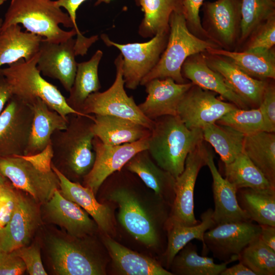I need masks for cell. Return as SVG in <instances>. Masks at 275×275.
Segmentation results:
<instances>
[{
  "mask_svg": "<svg viewBox=\"0 0 275 275\" xmlns=\"http://www.w3.org/2000/svg\"><path fill=\"white\" fill-rule=\"evenodd\" d=\"M0 172L16 188L30 195L38 204L45 203L59 189V179L52 169L40 167L30 156L0 157Z\"/></svg>",
  "mask_w": 275,
  "mask_h": 275,
  "instance_id": "cell-7",
  "label": "cell"
},
{
  "mask_svg": "<svg viewBox=\"0 0 275 275\" xmlns=\"http://www.w3.org/2000/svg\"><path fill=\"white\" fill-rule=\"evenodd\" d=\"M243 152L275 186V133L260 131L245 135Z\"/></svg>",
  "mask_w": 275,
  "mask_h": 275,
  "instance_id": "cell-33",
  "label": "cell"
},
{
  "mask_svg": "<svg viewBox=\"0 0 275 275\" xmlns=\"http://www.w3.org/2000/svg\"><path fill=\"white\" fill-rule=\"evenodd\" d=\"M203 140L218 154L224 164L233 161L243 152L245 135L234 129L216 123L202 129Z\"/></svg>",
  "mask_w": 275,
  "mask_h": 275,
  "instance_id": "cell-37",
  "label": "cell"
},
{
  "mask_svg": "<svg viewBox=\"0 0 275 275\" xmlns=\"http://www.w3.org/2000/svg\"><path fill=\"white\" fill-rule=\"evenodd\" d=\"M70 239L51 235L47 241L53 270L59 275H102L105 274L100 258L80 238Z\"/></svg>",
  "mask_w": 275,
  "mask_h": 275,
  "instance_id": "cell-10",
  "label": "cell"
},
{
  "mask_svg": "<svg viewBox=\"0 0 275 275\" xmlns=\"http://www.w3.org/2000/svg\"><path fill=\"white\" fill-rule=\"evenodd\" d=\"M108 195V200L118 205V221L126 231L146 246L158 247L160 227L166 226L169 216L157 218L150 214L136 194L127 186H117Z\"/></svg>",
  "mask_w": 275,
  "mask_h": 275,
  "instance_id": "cell-6",
  "label": "cell"
},
{
  "mask_svg": "<svg viewBox=\"0 0 275 275\" xmlns=\"http://www.w3.org/2000/svg\"><path fill=\"white\" fill-rule=\"evenodd\" d=\"M30 104L33 109V119L24 154L27 156L37 155L45 150L50 146L52 133L65 129L68 124V118H64L40 98H35Z\"/></svg>",
  "mask_w": 275,
  "mask_h": 275,
  "instance_id": "cell-22",
  "label": "cell"
},
{
  "mask_svg": "<svg viewBox=\"0 0 275 275\" xmlns=\"http://www.w3.org/2000/svg\"><path fill=\"white\" fill-rule=\"evenodd\" d=\"M207 51L213 55L224 56L242 71L255 78L265 80L275 78V56L271 49L262 52L245 50L230 51L211 48Z\"/></svg>",
  "mask_w": 275,
  "mask_h": 275,
  "instance_id": "cell-30",
  "label": "cell"
},
{
  "mask_svg": "<svg viewBox=\"0 0 275 275\" xmlns=\"http://www.w3.org/2000/svg\"><path fill=\"white\" fill-rule=\"evenodd\" d=\"M204 142L188 153L183 171L175 178V197L166 224L191 226L200 222L194 214V195L198 174L207 164L208 150Z\"/></svg>",
  "mask_w": 275,
  "mask_h": 275,
  "instance_id": "cell-11",
  "label": "cell"
},
{
  "mask_svg": "<svg viewBox=\"0 0 275 275\" xmlns=\"http://www.w3.org/2000/svg\"><path fill=\"white\" fill-rule=\"evenodd\" d=\"M212 177V191L214 203L213 218L216 224L251 221L240 207L236 193L237 189L217 169L214 156L208 150L207 164Z\"/></svg>",
  "mask_w": 275,
  "mask_h": 275,
  "instance_id": "cell-21",
  "label": "cell"
},
{
  "mask_svg": "<svg viewBox=\"0 0 275 275\" xmlns=\"http://www.w3.org/2000/svg\"><path fill=\"white\" fill-rule=\"evenodd\" d=\"M168 31L157 33L144 43L119 44L111 40L105 34L101 39L108 46H114L123 58V76L125 86L134 90L143 78L157 63L166 45Z\"/></svg>",
  "mask_w": 275,
  "mask_h": 275,
  "instance_id": "cell-9",
  "label": "cell"
},
{
  "mask_svg": "<svg viewBox=\"0 0 275 275\" xmlns=\"http://www.w3.org/2000/svg\"><path fill=\"white\" fill-rule=\"evenodd\" d=\"M18 191L13 215L0 230V251L12 252L28 245L41 224L39 207L34 199Z\"/></svg>",
  "mask_w": 275,
  "mask_h": 275,
  "instance_id": "cell-16",
  "label": "cell"
},
{
  "mask_svg": "<svg viewBox=\"0 0 275 275\" xmlns=\"http://www.w3.org/2000/svg\"><path fill=\"white\" fill-rule=\"evenodd\" d=\"M216 123L229 126L244 135L266 131L263 117L258 107L236 108L224 115Z\"/></svg>",
  "mask_w": 275,
  "mask_h": 275,
  "instance_id": "cell-41",
  "label": "cell"
},
{
  "mask_svg": "<svg viewBox=\"0 0 275 275\" xmlns=\"http://www.w3.org/2000/svg\"><path fill=\"white\" fill-rule=\"evenodd\" d=\"M144 13L139 27L143 37H151L157 33L167 31L172 13L182 9L183 0H134Z\"/></svg>",
  "mask_w": 275,
  "mask_h": 275,
  "instance_id": "cell-36",
  "label": "cell"
},
{
  "mask_svg": "<svg viewBox=\"0 0 275 275\" xmlns=\"http://www.w3.org/2000/svg\"><path fill=\"white\" fill-rule=\"evenodd\" d=\"M231 262L216 264L212 258L199 255L196 245L189 242L175 255L169 269L173 274L219 275Z\"/></svg>",
  "mask_w": 275,
  "mask_h": 275,
  "instance_id": "cell-35",
  "label": "cell"
},
{
  "mask_svg": "<svg viewBox=\"0 0 275 275\" xmlns=\"http://www.w3.org/2000/svg\"><path fill=\"white\" fill-rule=\"evenodd\" d=\"M33 119L31 104L13 95L0 114V157L24 155Z\"/></svg>",
  "mask_w": 275,
  "mask_h": 275,
  "instance_id": "cell-13",
  "label": "cell"
},
{
  "mask_svg": "<svg viewBox=\"0 0 275 275\" xmlns=\"http://www.w3.org/2000/svg\"><path fill=\"white\" fill-rule=\"evenodd\" d=\"M66 128L51 136V165L69 180L79 182L92 169L95 158L93 140L94 115H68Z\"/></svg>",
  "mask_w": 275,
  "mask_h": 275,
  "instance_id": "cell-1",
  "label": "cell"
},
{
  "mask_svg": "<svg viewBox=\"0 0 275 275\" xmlns=\"http://www.w3.org/2000/svg\"><path fill=\"white\" fill-rule=\"evenodd\" d=\"M193 85L191 82L178 84L171 78L153 79L144 85L148 95L138 106L152 120L166 115L177 116L180 100Z\"/></svg>",
  "mask_w": 275,
  "mask_h": 275,
  "instance_id": "cell-19",
  "label": "cell"
},
{
  "mask_svg": "<svg viewBox=\"0 0 275 275\" xmlns=\"http://www.w3.org/2000/svg\"><path fill=\"white\" fill-rule=\"evenodd\" d=\"M224 165L225 178L237 189L250 188L262 190H275V186L243 152L230 163Z\"/></svg>",
  "mask_w": 275,
  "mask_h": 275,
  "instance_id": "cell-38",
  "label": "cell"
},
{
  "mask_svg": "<svg viewBox=\"0 0 275 275\" xmlns=\"http://www.w3.org/2000/svg\"><path fill=\"white\" fill-rule=\"evenodd\" d=\"M236 196L240 207L251 221L275 227V190L242 188L237 189Z\"/></svg>",
  "mask_w": 275,
  "mask_h": 275,
  "instance_id": "cell-34",
  "label": "cell"
},
{
  "mask_svg": "<svg viewBox=\"0 0 275 275\" xmlns=\"http://www.w3.org/2000/svg\"><path fill=\"white\" fill-rule=\"evenodd\" d=\"M260 232V225L251 221L217 225L204 235L202 255L210 251L214 258L223 262L237 261L242 250L259 237Z\"/></svg>",
  "mask_w": 275,
  "mask_h": 275,
  "instance_id": "cell-12",
  "label": "cell"
},
{
  "mask_svg": "<svg viewBox=\"0 0 275 275\" xmlns=\"http://www.w3.org/2000/svg\"><path fill=\"white\" fill-rule=\"evenodd\" d=\"M238 108L223 101L209 91L193 85L185 93L177 107V116L189 129H202Z\"/></svg>",
  "mask_w": 275,
  "mask_h": 275,
  "instance_id": "cell-15",
  "label": "cell"
},
{
  "mask_svg": "<svg viewBox=\"0 0 275 275\" xmlns=\"http://www.w3.org/2000/svg\"><path fill=\"white\" fill-rule=\"evenodd\" d=\"M181 72L195 85L202 89L214 92L238 108L248 109V104L236 94L225 79L210 68L204 58L187 59L183 63Z\"/></svg>",
  "mask_w": 275,
  "mask_h": 275,
  "instance_id": "cell-23",
  "label": "cell"
},
{
  "mask_svg": "<svg viewBox=\"0 0 275 275\" xmlns=\"http://www.w3.org/2000/svg\"><path fill=\"white\" fill-rule=\"evenodd\" d=\"M51 168L59 179V190L61 195L86 211L104 233L107 235L113 234L114 224L111 208L99 203L91 189L69 180L52 165Z\"/></svg>",
  "mask_w": 275,
  "mask_h": 275,
  "instance_id": "cell-20",
  "label": "cell"
},
{
  "mask_svg": "<svg viewBox=\"0 0 275 275\" xmlns=\"http://www.w3.org/2000/svg\"><path fill=\"white\" fill-rule=\"evenodd\" d=\"M43 205L47 220L64 228L70 237L83 238L92 234L98 227L86 211L64 197L59 189Z\"/></svg>",
  "mask_w": 275,
  "mask_h": 275,
  "instance_id": "cell-18",
  "label": "cell"
},
{
  "mask_svg": "<svg viewBox=\"0 0 275 275\" xmlns=\"http://www.w3.org/2000/svg\"><path fill=\"white\" fill-rule=\"evenodd\" d=\"M25 270L23 261L14 251H0V275H20Z\"/></svg>",
  "mask_w": 275,
  "mask_h": 275,
  "instance_id": "cell-47",
  "label": "cell"
},
{
  "mask_svg": "<svg viewBox=\"0 0 275 275\" xmlns=\"http://www.w3.org/2000/svg\"><path fill=\"white\" fill-rule=\"evenodd\" d=\"M43 38L12 24L0 31V68L20 59L29 61L39 52Z\"/></svg>",
  "mask_w": 275,
  "mask_h": 275,
  "instance_id": "cell-26",
  "label": "cell"
},
{
  "mask_svg": "<svg viewBox=\"0 0 275 275\" xmlns=\"http://www.w3.org/2000/svg\"><path fill=\"white\" fill-rule=\"evenodd\" d=\"M204 0H183L182 11L186 20L187 25L197 33L206 34L203 28L199 11Z\"/></svg>",
  "mask_w": 275,
  "mask_h": 275,
  "instance_id": "cell-48",
  "label": "cell"
},
{
  "mask_svg": "<svg viewBox=\"0 0 275 275\" xmlns=\"http://www.w3.org/2000/svg\"><path fill=\"white\" fill-rule=\"evenodd\" d=\"M264 120L266 131L275 132V89L267 84L258 106Z\"/></svg>",
  "mask_w": 275,
  "mask_h": 275,
  "instance_id": "cell-46",
  "label": "cell"
},
{
  "mask_svg": "<svg viewBox=\"0 0 275 275\" xmlns=\"http://www.w3.org/2000/svg\"><path fill=\"white\" fill-rule=\"evenodd\" d=\"M207 63L225 79L250 108L258 107L268 84L265 80L252 77L229 61L222 58H214Z\"/></svg>",
  "mask_w": 275,
  "mask_h": 275,
  "instance_id": "cell-24",
  "label": "cell"
},
{
  "mask_svg": "<svg viewBox=\"0 0 275 275\" xmlns=\"http://www.w3.org/2000/svg\"><path fill=\"white\" fill-rule=\"evenodd\" d=\"M93 131L103 143L115 146L148 137L150 130L131 120L110 115H94Z\"/></svg>",
  "mask_w": 275,
  "mask_h": 275,
  "instance_id": "cell-27",
  "label": "cell"
},
{
  "mask_svg": "<svg viewBox=\"0 0 275 275\" xmlns=\"http://www.w3.org/2000/svg\"><path fill=\"white\" fill-rule=\"evenodd\" d=\"M148 137L131 143L111 146L94 136L93 146L95 161L82 180L85 186L91 189L95 195L97 194L110 176L121 170L136 153L147 149Z\"/></svg>",
  "mask_w": 275,
  "mask_h": 275,
  "instance_id": "cell-14",
  "label": "cell"
},
{
  "mask_svg": "<svg viewBox=\"0 0 275 275\" xmlns=\"http://www.w3.org/2000/svg\"><path fill=\"white\" fill-rule=\"evenodd\" d=\"M124 167L128 172L138 176L157 196L167 200L170 198L173 204L175 178L157 165L147 150L136 153Z\"/></svg>",
  "mask_w": 275,
  "mask_h": 275,
  "instance_id": "cell-28",
  "label": "cell"
},
{
  "mask_svg": "<svg viewBox=\"0 0 275 275\" xmlns=\"http://www.w3.org/2000/svg\"><path fill=\"white\" fill-rule=\"evenodd\" d=\"M7 0H0V6L3 5Z\"/></svg>",
  "mask_w": 275,
  "mask_h": 275,
  "instance_id": "cell-54",
  "label": "cell"
},
{
  "mask_svg": "<svg viewBox=\"0 0 275 275\" xmlns=\"http://www.w3.org/2000/svg\"><path fill=\"white\" fill-rule=\"evenodd\" d=\"M75 44L73 37L60 43L49 42L43 38L37 64L40 73L58 80L68 92L77 70Z\"/></svg>",
  "mask_w": 275,
  "mask_h": 275,
  "instance_id": "cell-17",
  "label": "cell"
},
{
  "mask_svg": "<svg viewBox=\"0 0 275 275\" xmlns=\"http://www.w3.org/2000/svg\"><path fill=\"white\" fill-rule=\"evenodd\" d=\"M274 44L275 19L274 15L263 24L246 50L254 52L266 51L271 49Z\"/></svg>",
  "mask_w": 275,
  "mask_h": 275,
  "instance_id": "cell-45",
  "label": "cell"
},
{
  "mask_svg": "<svg viewBox=\"0 0 275 275\" xmlns=\"http://www.w3.org/2000/svg\"><path fill=\"white\" fill-rule=\"evenodd\" d=\"M3 19L0 18V31H1V28L3 24Z\"/></svg>",
  "mask_w": 275,
  "mask_h": 275,
  "instance_id": "cell-53",
  "label": "cell"
},
{
  "mask_svg": "<svg viewBox=\"0 0 275 275\" xmlns=\"http://www.w3.org/2000/svg\"><path fill=\"white\" fill-rule=\"evenodd\" d=\"M21 24L27 32L60 43L76 35L69 16L52 0H11L1 30Z\"/></svg>",
  "mask_w": 275,
  "mask_h": 275,
  "instance_id": "cell-3",
  "label": "cell"
},
{
  "mask_svg": "<svg viewBox=\"0 0 275 275\" xmlns=\"http://www.w3.org/2000/svg\"><path fill=\"white\" fill-rule=\"evenodd\" d=\"M241 0H217L206 3L205 14L216 39L225 45L235 40L240 21Z\"/></svg>",
  "mask_w": 275,
  "mask_h": 275,
  "instance_id": "cell-29",
  "label": "cell"
},
{
  "mask_svg": "<svg viewBox=\"0 0 275 275\" xmlns=\"http://www.w3.org/2000/svg\"><path fill=\"white\" fill-rule=\"evenodd\" d=\"M106 248L116 271L124 275H173L156 260L133 251L107 236Z\"/></svg>",
  "mask_w": 275,
  "mask_h": 275,
  "instance_id": "cell-25",
  "label": "cell"
},
{
  "mask_svg": "<svg viewBox=\"0 0 275 275\" xmlns=\"http://www.w3.org/2000/svg\"><path fill=\"white\" fill-rule=\"evenodd\" d=\"M86 0H57L59 7L64 8L67 12L76 32L75 49L76 56H84L89 47L98 40L97 36L87 38L82 35L79 30L76 21V11L80 5ZM112 0H97L95 5L101 3H109Z\"/></svg>",
  "mask_w": 275,
  "mask_h": 275,
  "instance_id": "cell-42",
  "label": "cell"
},
{
  "mask_svg": "<svg viewBox=\"0 0 275 275\" xmlns=\"http://www.w3.org/2000/svg\"><path fill=\"white\" fill-rule=\"evenodd\" d=\"M153 120L147 150L157 166L176 178L183 171L188 153L204 141L202 130L188 128L177 116Z\"/></svg>",
  "mask_w": 275,
  "mask_h": 275,
  "instance_id": "cell-2",
  "label": "cell"
},
{
  "mask_svg": "<svg viewBox=\"0 0 275 275\" xmlns=\"http://www.w3.org/2000/svg\"><path fill=\"white\" fill-rule=\"evenodd\" d=\"M201 219L198 224L191 226L166 224L167 244L163 256L168 269L175 255L185 245L194 239L201 241L203 244L205 233L216 226L211 208L202 213Z\"/></svg>",
  "mask_w": 275,
  "mask_h": 275,
  "instance_id": "cell-31",
  "label": "cell"
},
{
  "mask_svg": "<svg viewBox=\"0 0 275 275\" xmlns=\"http://www.w3.org/2000/svg\"><path fill=\"white\" fill-rule=\"evenodd\" d=\"M102 55V51L98 50L89 61L77 64L74 82L66 99L68 105L79 113L87 97L101 88L98 69Z\"/></svg>",
  "mask_w": 275,
  "mask_h": 275,
  "instance_id": "cell-32",
  "label": "cell"
},
{
  "mask_svg": "<svg viewBox=\"0 0 275 275\" xmlns=\"http://www.w3.org/2000/svg\"><path fill=\"white\" fill-rule=\"evenodd\" d=\"M274 2H275V0H273Z\"/></svg>",
  "mask_w": 275,
  "mask_h": 275,
  "instance_id": "cell-55",
  "label": "cell"
},
{
  "mask_svg": "<svg viewBox=\"0 0 275 275\" xmlns=\"http://www.w3.org/2000/svg\"><path fill=\"white\" fill-rule=\"evenodd\" d=\"M238 260L256 275L275 274V251L265 244L259 237L242 250Z\"/></svg>",
  "mask_w": 275,
  "mask_h": 275,
  "instance_id": "cell-39",
  "label": "cell"
},
{
  "mask_svg": "<svg viewBox=\"0 0 275 275\" xmlns=\"http://www.w3.org/2000/svg\"><path fill=\"white\" fill-rule=\"evenodd\" d=\"M260 226L259 238L265 244L275 251V227L269 225Z\"/></svg>",
  "mask_w": 275,
  "mask_h": 275,
  "instance_id": "cell-49",
  "label": "cell"
},
{
  "mask_svg": "<svg viewBox=\"0 0 275 275\" xmlns=\"http://www.w3.org/2000/svg\"><path fill=\"white\" fill-rule=\"evenodd\" d=\"M274 15L273 0H241L240 29L244 40Z\"/></svg>",
  "mask_w": 275,
  "mask_h": 275,
  "instance_id": "cell-40",
  "label": "cell"
},
{
  "mask_svg": "<svg viewBox=\"0 0 275 275\" xmlns=\"http://www.w3.org/2000/svg\"><path fill=\"white\" fill-rule=\"evenodd\" d=\"M14 251L23 261L26 270L30 275L47 274L42 263L40 248L38 245H25Z\"/></svg>",
  "mask_w": 275,
  "mask_h": 275,
  "instance_id": "cell-43",
  "label": "cell"
},
{
  "mask_svg": "<svg viewBox=\"0 0 275 275\" xmlns=\"http://www.w3.org/2000/svg\"><path fill=\"white\" fill-rule=\"evenodd\" d=\"M220 275H256L252 270L239 262L237 264L230 267H227L221 273Z\"/></svg>",
  "mask_w": 275,
  "mask_h": 275,
  "instance_id": "cell-51",
  "label": "cell"
},
{
  "mask_svg": "<svg viewBox=\"0 0 275 275\" xmlns=\"http://www.w3.org/2000/svg\"><path fill=\"white\" fill-rule=\"evenodd\" d=\"M12 95L8 83L4 76L0 73V114Z\"/></svg>",
  "mask_w": 275,
  "mask_h": 275,
  "instance_id": "cell-50",
  "label": "cell"
},
{
  "mask_svg": "<svg viewBox=\"0 0 275 275\" xmlns=\"http://www.w3.org/2000/svg\"><path fill=\"white\" fill-rule=\"evenodd\" d=\"M116 75L113 85L106 91L91 94L85 101L80 113L85 115H110L131 120L151 130L154 120L146 117L132 96L124 89L123 58L120 54L115 61Z\"/></svg>",
  "mask_w": 275,
  "mask_h": 275,
  "instance_id": "cell-8",
  "label": "cell"
},
{
  "mask_svg": "<svg viewBox=\"0 0 275 275\" xmlns=\"http://www.w3.org/2000/svg\"><path fill=\"white\" fill-rule=\"evenodd\" d=\"M39 53L29 61L20 59L7 67L0 68V73L8 83L12 94L29 104L39 98L66 119L71 114L88 115L71 108L57 87L42 77L37 68Z\"/></svg>",
  "mask_w": 275,
  "mask_h": 275,
  "instance_id": "cell-5",
  "label": "cell"
},
{
  "mask_svg": "<svg viewBox=\"0 0 275 275\" xmlns=\"http://www.w3.org/2000/svg\"><path fill=\"white\" fill-rule=\"evenodd\" d=\"M8 180L0 172V186L7 182L8 181Z\"/></svg>",
  "mask_w": 275,
  "mask_h": 275,
  "instance_id": "cell-52",
  "label": "cell"
},
{
  "mask_svg": "<svg viewBox=\"0 0 275 275\" xmlns=\"http://www.w3.org/2000/svg\"><path fill=\"white\" fill-rule=\"evenodd\" d=\"M170 34L166 49L154 67L143 78L140 85L155 78H171L178 84L186 82L182 66L190 57L215 47L189 30L182 9L174 11L169 20Z\"/></svg>",
  "mask_w": 275,
  "mask_h": 275,
  "instance_id": "cell-4",
  "label": "cell"
},
{
  "mask_svg": "<svg viewBox=\"0 0 275 275\" xmlns=\"http://www.w3.org/2000/svg\"><path fill=\"white\" fill-rule=\"evenodd\" d=\"M8 181L0 186V230L10 220L15 210L18 191Z\"/></svg>",
  "mask_w": 275,
  "mask_h": 275,
  "instance_id": "cell-44",
  "label": "cell"
}]
</instances>
